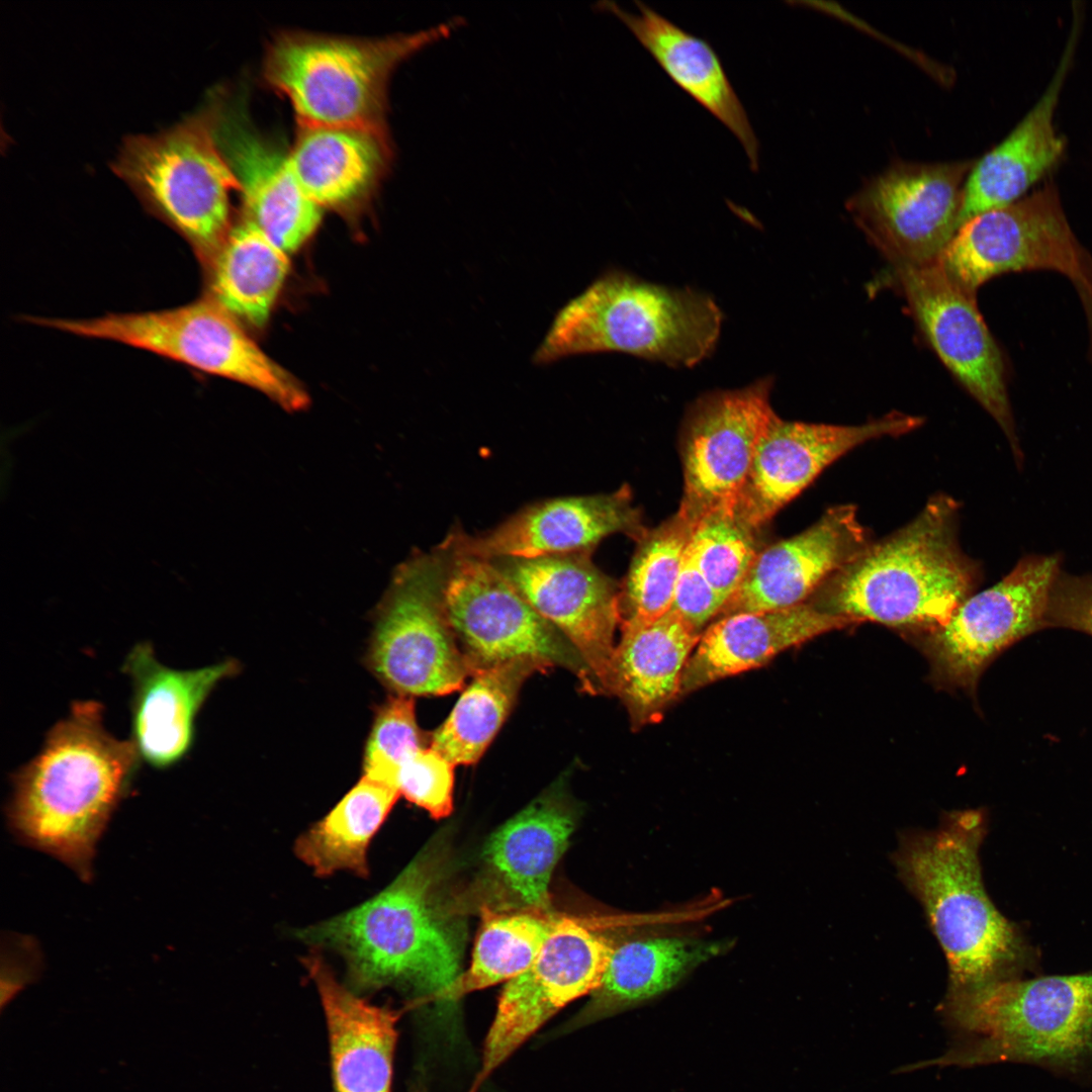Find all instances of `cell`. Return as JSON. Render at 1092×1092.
<instances>
[{
    "label": "cell",
    "instance_id": "1",
    "mask_svg": "<svg viewBox=\"0 0 1092 1092\" xmlns=\"http://www.w3.org/2000/svg\"><path fill=\"white\" fill-rule=\"evenodd\" d=\"M986 833L984 811H951L934 830L902 835L893 855L946 959L943 1001L1018 978L1029 959L1019 930L985 890L979 852Z\"/></svg>",
    "mask_w": 1092,
    "mask_h": 1092
},
{
    "label": "cell",
    "instance_id": "2",
    "mask_svg": "<svg viewBox=\"0 0 1092 1092\" xmlns=\"http://www.w3.org/2000/svg\"><path fill=\"white\" fill-rule=\"evenodd\" d=\"M140 761L130 739L106 730L101 704L75 702L14 774L10 824L22 840L87 879L96 842Z\"/></svg>",
    "mask_w": 1092,
    "mask_h": 1092
},
{
    "label": "cell",
    "instance_id": "3",
    "mask_svg": "<svg viewBox=\"0 0 1092 1092\" xmlns=\"http://www.w3.org/2000/svg\"><path fill=\"white\" fill-rule=\"evenodd\" d=\"M958 503L930 498L906 526L871 542L808 600L820 611L926 636L977 587L979 564L958 540Z\"/></svg>",
    "mask_w": 1092,
    "mask_h": 1092
},
{
    "label": "cell",
    "instance_id": "4",
    "mask_svg": "<svg viewBox=\"0 0 1092 1092\" xmlns=\"http://www.w3.org/2000/svg\"><path fill=\"white\" fill-rule=\"evenodd\" d=\"M938 1014L947 1051L926 1066L1017 1063L1074 1080L1092 1076V973L999 981Z\"/></svg>",
    "mask_w": 1092,
    "mask_h": 1092
},
{
    "label": "cell",
    "instance_id": "5",
    "mask_svg": "<svg viewBox=\"0 0 1092 1092\" xmlns=\"http://www.w3.org/2000/svg\"><path fill=\"white\" fill-rule=\"evenodd\" d=\"M435 890L429 856L417 857L378 895L298 936L337 950L359 990L394 984L446 999L461 975L463 946Z\"/></svg>",
    "mask_w": 1092,
    "mask_h": 1092
},
{
    "label": "cell",
    "instance_id": "6",
    "mask_svg": "<svg viewBox=\"0 0 1092 1092\" xmlns=\"http://www.w3.org/2000/svg\"><path fill=\"white\" fill-rule=\"evenodd\" d=\"M722 318L720 307L705 292L610 270L558 310L534 363L621 352L671 367H692L712 354Z\"/></svg>",
    "mask_w": 1092,
    "mask_h": 1092
},
{
    "label": "cell",
    "instance_id": "7",
    "mask_svg": "<svg viewBox=\"0 0 1092 1092\" xmlns=\"http://www.w3.org/2000/svg\"><path fill=\"white\" fill-rule=\"evenodd\" d=\"M112 170L211 259L232 228L230 194L240 190L215 140L211 106L157 133L124 139Z\"/></svg>",
    "mask_w": 1092,
    "mask_h": 1092
},
{
    "label": "cell",
    "instance_id": "8",
    "mask_svg": "<svg viewBox=\"0 0 1092 1092\" xmlns=\"http://www.w3.org/2000/svg\"><path fill=\"white\" fill-rule=\"evenodd\" d=\"M411 47L396 37L282 32L267 49L263 76L299 125L383 130L388 77Z\"/></svg>",
    "mask_w": 1092,
    "mask_h": 1092
},
{
    "label": "cell",
    "instance_id": "9",
    "mask_svg": "<svg viewBox=\"0 0 1092 1092\" xmlns=\"http://www.w3.org/2000/svg\"><path fill=\"white\" fill-rule=\"evenodd\" d=\"M445 553H417L398 565L376 609L369 652L374 673L398 695L460 690L469 665L448 622Z\"/></svg>",
    "mask_w": 1092,
    "mask_h": 1092
},
{
    "label": "cell",
    "instance_id": "10",
    "mask_svg": "<svg viewBox=\"0 0 1092 1092\" xmlns=\"http://www.w3.org/2000/svg\"><path fill=\"white\" fill-rule=\"evenodd\" d=\"M937 264L975 295L993 277L1037 269L1060 272L1077 291L1092 293V257L1072 232L1053 183L965 221Z\"/></svg>",
    "mask_w": 1092,
    "mask_h": 1092
},
{
    "label": "cell",
    "instance_id": "11",
    "mask_svg": "<svg viewBox=\"0 0 1092 1092\" xmlns=\"http://www.w3.org/2000/svg\"><path fill=\"white\" fill-rule=\"evenodd\" d=\"M448 555L444 607L471 675L513 659L534 658L572 671L582 688L594 694L588 672L573 646L492 561Z\"/></svg>",
    "mask_w": 1092,
    "mask_h": 1092
},
{
    "label": "cell",
    "instance_id": "12",
    "mask_svg": "<svg viewBox=\"0 0 1092 1092\" xmlns=\"http://www.w3.org/2000/svg\"><path fill=\"white\" fill-rule=\"evenodd\" d=\"M973 162H895L848 198L847 211L894 267L935 263L959 228Z\"/></svg>",
    "mask_w": 1092,
    "mask_h": 1092
},
{
    "label": "cell",
    "instance_id": "13",
    "mask_svg": "<svg viewBox=\"0 0 1092 1092\" xmlns=\"http://www.w3.org/2000/svg\"><path fill=\"white\" fill-rule=\"evenodd\" d=\"M1061 554H1028L996 584L966 599L939 629L923 636L935 680L974 690L1005 649L1043 629Z\"/></svg>",
    "mask_w": 1092,
    "mask_h": 1092
},
{
    "label": "cell",
    "instance_id": "14",
    "mask_svg": "<svg viewBox=\"0 0 1092 1092\" xmlns=\"http://www.w3.org/2000/svg\"><path fill=\"white\" fill-rule=\"evenodd\" d=\"M31 322L145 350L252 388L261 386L272 370V359L212 299L162 310Z\"/></svg>",
    "mask_w": 1092,
    "mask_h": 1092
},
{
    "label": "cell",
    "instance_id": "15",
    "mask_svg": "<svg viewBox=\"0 0 1092 1092\" xmlns=\"http://www.w3.org/2000/svg\"><path fill=\"white\" fill-rule=\"evenodd\" d=\"M772 378L704 393L688 408L680 433L684 496L679 511L694 523L715 511H735L758 443L776 414Z\"/></svg>",
    "mask_w": 1092,
    "mask_h": 1092
},
{
    "label": "cell",
    "instance_id": "16",
    "mask_svg": "<svg viewBox=\"0 0 1092 1092\" xmlns=\"http://www.w3.org/2000/svg\"><path fill=\"white\" fill-rule=\"evenodd\" d=\"M613 948L582 919L558 917L533 964L500 993L473 1090L554 1014L599 987Z\"/></svg>",
    "mask_w": 1092,
    "mask_h": 1092
},
{
    "label": "cell",
    "instance_id": "17",
    "mask_svg": "<svg viewBox=\"0 0 1092 1092\" xmlns=\"http://www.w3.org/2000/svg\"><path fill=\"white\" fill-rule=\"evenodd\" d=\"M915 321L942 363L1005 434L1015 462H1023L1008 398L1002 353L976 303L937 262L896 266Z\"/></svg>",
    "mask_w": 1092,
    "mask_h": 1092
},
{
    "label": "cell",
    "instance_id": "18",
    "mask_svg": "<svg viewBox=\"0 0 1092 1092\" xmlns=\"http://www.w3.org/2000/svg\"><path fill=\"white\" fill-rule=\"evenodd\" d=\"M590 552L492 562L573 646L594 694L609 695L615 631L622 622L621 590L595 565Z\"/></svg>",
    "mask_w": 1092,
    "mask_h": 1092
},
{
    "label": "cell",
    "instance_id": "19",
    "mask_svg": "<svg viewBox=\"0 0 1092 1092\" xmlns=\"http://www.w3.org/2000/svg\"><path fill=\"white\" fill-rule=\"evenodd\" d=\"M922 423V418L901 412L850 426L787 421L775 414L758 443L735 512L760 530L848 451L874 439L907 434Z\"/></svg>",
    "mask_w": 1092,
    "mask_h": 1092
},
{
    "label": "cell",
    "instance_id": "20",
    "mask_svg": "<svg viewBox=\"0 0 1092 1092\" xmlns=\"http://www.w3.org/2000/svg\"><path fill=\"white\" fill-rule=\"evenodd\" d=\"M631 491L565 496L532 505L477 536L452 533L440 546L448 554L486 560L534 558L592 551L604 538L647 531Z\"/></svg>",
    "mask_w": 1092,
    "mask_h": 1092
},
{
    "label": "cell",
    "instance_id": "21",
    "mask_svg": "<svg viewBox=\"0 0 1092 1092\" xmlns=\"http://www.w3.org/2000/svg\"><path fill=\"white\" fill-rule=\"evenodd\" d=\"M853 505H837L806 530L761 549L718 616L802 605L870 543Z\"/></svg>",
    "mask_w": 1092,
    "mask_h": 1092
},
{
    "label": "cell",
    "instance_id": "22",
    "mask_svg": "<svg viewBox=\"0 0 1092 1092\" xmlns=\"http://www.w3.org/2000/svg\"><path fill=\"white\" fill-rule=\"evenodd\" d=\"M213 131L240 187L245 219L287 254L316 231L322 208L301 189L283 153L255 127L243 106L212 104Z\"/></svg>",
    "mask_w": 1092,
    "mask_h": 1092
},
{
    "label": "cell",
    "instance_id": "23",
    "mask_svg": "<svg viewBox=\"0 0 1092 1092\" xmlns=\"http://www.w3.org/2000/svg\"><path fill=\"white\" fill-rule=\"evenodd\" d=\"M237 670L234 660L195 669L161 663L149 642L126 655L122 671L132 686L130 741L140 759L165 769L183 760L195 738V721L216 685Z\"/></svg>",
    "mask_w": 1092,
    "mask_h": 1092
},
{
    "label": "cell",
    "instance_id": "24",
    "mask_svg": "<svg viewBox=\"0 0 1092 1092\" xmlns=\"http://www.w3.org/2000/svg\"><path fill=\"white\" fill-rule=\"evenodd\" d=\"M1078 32L1075 17L1061 62L1041 97L1000 144L973 162L964 185L959 228L979 213L1024 197L1061 161L1066 144L1056 130L1054 116Z\"/></svg>",
    "mask_w": 1092,
    "mask_h": 1092
},
{
    "label": "cell",
    "instance_id": "25",
    "mask_svg": "<svg viewBox=\"0 0 1092 1092\" xmlns=\"http://www.w3.org/2000/svg\"><path fill=\"white\" fill-rule=\"evenodd\" d=\"M302 964L326 1016L334 1092H391L399 1013L342 985L317 950Z\"/></svg>",
    "mask_w": 1092,
    "mask_h": 1092
},
{
    "label": "cell",
    "instance_id": "26",
    "mask_svg": "<svg viewBox=\"0 0 1092 1092\" xmlns=\"http://www.w3.org/2000/svg\"><path fill=\"white\" fill-rule=\"evenodd\" d=\"M859 622L810 603L720 617L701 633L684 671L680 696L766 664L779 653Z\"/></svg>",
    "mask_w": 1092,
    "mask_h": 1092
},
{
    "label": "cell",
    "instance_id": "27",
    "mask_svg": "<svg viewBox=\"0 0 1092 1092\" xmlns=\"http://www.w3.org/2000/svg\"><path fill=\"white\" fill-rule=\"evenodd\" d=\"M635 4L638 14L611 8L665 74L735 135L756 172L758 140L714 48L643 2Z\"/></svg>",
    "mask_w": 1092,
    "mask_h": 1092
},
{
    "label": "cell",
    "instance_id": "28",
    "mask_svg": "<svg viewBox=\"0 0 1092 1092\" xmlns=\"http://www.w3.org/2000/svg\"><path fill=\"white\" fill-rule=\"evenodd\" d=\"M620 628L609 695L621 700L632 728L640 729L661 720L681 697L684 671L701 632L673 610L651 623Z\"/></svg>",
    "mask_w": 1092,
    "mask_h": 1092
},
{
    "label": "cell",
    "instance_id": "29",
    "mask_svg": "<svg viewBox=\"0 0 1092 1092\" xmlns=\"http://www.w3.org/2000/svg\"><path fill=\"white\" fill-rule=\"evenodd\" d=\"M384 130L299 125L288 152L306 196L321 208L352 213L371 199L386 169Z\"/></svg>",
    "mask_w": 1092,
    "mask_h": 1092
},
{
    "label": "cell",
    "instance_id": "30",
    "mask_svg": "<svg viewBox=\"0 0 1092 1092\" xmlns=\"http://www.w3.org/2000/svg\"><path fill=\"white\" fill-rule=\"evenodd\" d=\"M729 947L728 940L673 935L636 938L614 945L599 987L570 1027L614 1016L666 993L697 967Z\"/></svg>",
    "mask_w": 1092,
    "mask_h": 1092
},
{
    "label": "cell",
    "instance_id": "31",
    "mask_svg": "<svg viewBox=\"0 0 1092 1092\" xmlns=\"http://www.w3.org/2000/svg\"><path fill=\"white\" fill-rule=\"evenodd\" d=\"M574 828L570 809L553 796L536 800L487 840L483 858L509 909L550 911L549 885Z\"/></svg>",
    "mask_w": 1092,
    "mask_h": 1092
},
{
    "label": "cell",
    "instance_id": "32",
    "mask_svg": "<svg viewBox=\"0 0 1092 1092\" xmlns=\"http://www.w3.org/2000/svg\"><path fill=\"white\" fill-rule=\"evenodd\" d=\"M210 261L211 299L239 322L264 326L287 277L288 254L244 218Z\"/></svg>",
    "mask_w": 1092,
    "mask_h": 1092
},
{
    "label": "cell",
    "instance_id": "33",
    "mask_svg": "<svg viewBox=\"0 0 1092 1092\" xmlns=\"http://www.w3.org/2000/svg\"><path fill=\"white\" fill-rule=\"evenodd\" d=\"M551 666L518 658L475 671L450 715L431 736L430 746L454 765L479 760L510 715L525 682Z\"/></svg>",
    "mask_w": 1092,
    "mask_h": 1092
},
{
    "label": "cell",
    "instance_id": "34",
    "mask_svg": "<svg viewBox=\"0 0 1092 1092\" xmlns=\"http://www.w3.org/2000/svg\"><path fill=\"white\" fill-rule=\"evenodd\" d=\"M399 793L365 776L294 844L297 857L321 878L349 871L367 878V851Z\"/></svg>",
    "mask_w": 1092,
    "mask_h": 1092
},
{
    "label": "cell",
    "instance_id": "35",
    "mask_svg": "<svg viewBox=\"0 0 1092 1092\" xmlns=\"http://www.w3.org/2000/svg\"><path fill=\"white\" fill-rule=\"evenodd\" d=\"M468 970L458 977L446 999L508 982L535 961L559 916L550 911L484 906Z\"/></svg>",
    "mask_w": 1092,
    "mask_h": 1092
},
{
    "label": "cell",
    "instance_id": "36",
    "mask_svg": "<svg viewBox=\"0 0 1092 1092\" xmlns=\"http://www.w3.org/2000/svg\"><path fill=\"white\" fill-rule=\"evenodd\" d=\"M694 525L678 510L656 528L648 529L637 541L621 590V625L648 624L671 610Z\"/></svg>",
    "mask_w": 1092,
    "mask_h": 1092
},
{
    "label": "cell",
    "instance_id": "37",
    "mask_svg": "<svg viewBox=\"0 0 1092 1092\" xmlns=\"http://www.w3.org/2000/svg\"><path fill=\"white\" fill-rule=\"evenodd\" d=\"M759 530L735 511H715L695 522L689 546L707 580L727 600L739 587L757 554Z\"/></svg>",
    "mask_w": 1092,
    "mask_h": 1092
},
{
    "label": "cell",
    "instance_id": "38",
    "mask_svg": "<svg viewBox=\"0 0 1092 1092\" xmlns=\"http://www.w3.org/2000/svg\"><path fill=\"white\" fill-rule=\"evenodd\" d=\"M428 743L431 740L417 724L413 697H390L375 718L365 749L364 776L394 788L400 766Z\"/></svg>",
    "mask_w": 1092,
    "mask_h": 1092
},
{
    "label": "cell",
    "instance_id": "39",
    "mask_svg": "<svg viewBox=\"0 0 1092 1092\" xmlns=\"http://www.w3.org/2000/svg\"><path fill=\"white\" fill-rule=\"evenodd\" d=\"M454 766L431 746L422 748L400 766L394 788L431 817L444 818L453 809Z\"/></svg>",
    "mask_w": 1092,
    "mask_h": 1092
},
{
    "label": "cell",
    "instance_id": "40",
    "mask_svg": "<svg viewBox=\"0 0 1092 1092\" xmlns=\"http://www.w3.org/2000/svg\"><path fill=\"white\" fill-rule=\"evenodd\" d=\"M1067 628L1092 636V574L1061 571L1052 588L1045 628Z\"/></svg>",
    "mask_w": 1092,
    "mask_h": 1092
},
{
    "label": "cell",
    "instance_id": "41",
    "mask_svg": "<svg viewBox=\"0 0 1092 1092\" xmlns=\"http://www.w3.org/2000/svg\"><path fill=\"white\" fill-rule=\"evenodd\" d=\"M723 606L724 601L705 577L688 545L676 581L671 610L701 632L712 618L719 615Z\"/></svg>",
    "mask_w": 1092,
    "mask_h": 1092
}]
</instances>
